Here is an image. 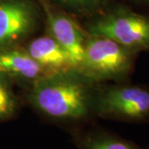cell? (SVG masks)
I'll use <instances>...</instances> for the list:
<instances>
[{"instance_id": "6da1fadb", "label": "cell", "mask_w": 149, "mask_h": 149, "mask_svg": "<svg viewBox=\"0 0 149 149\" xmlns=\"http://www.w3.org/2000/svg\"><path fill=\"white\" fill-rule=\"evenodd\" d=\"M91 80L75 68L43 74L33 82L31 101L49 117L79 119L91 107Z\"/></svg>"}, {"instance_id": "7a4b0ae2", "label": "cell", "mask_w": 149, "mask_h": 149, "mask_svg": "<svg viewBox=\"0 0 149 149\" xmlns=\"http://www.w3.org/2000/svg\"><path fill=\"white\" fill-rule=\"evenodd\" d=\"M137 53L106 37L91 36L79 67L91 80H122L128 76Z\"/></svg>"}, {"instance_id": "3957f363", "label": "cell", "mask_w": 149, "mask_h": 149, "mask_svg": "<svg viewBox=\"0 0 149 149\" xmlns=\"http://www.w3.org/2000/svg\"><path fill=\"white\" fill-rule=\"evenodd\" d=\"M94 37H106L135 53L149 50V17L118 9L88 27Z\"/></svg>"}, {"instance_id": "277c9868", "label": "cell", "mask_w": 149, "mask_h": 149, "mask_svg": "<svg viewBox=\"0 0 149 149\" xmlns=\"http://www.w3.org/2000/svg\"><path fill=\"white\" fill-rule=\"evenodd\" d=\"M103 114L118 119L139 122L149 118V89L139 85H115L98 100Z\"/></svg>"}, {"instance_id": "5b68a950", "label": "cell", "mask_w": 149, "mask_h": 149, "mask_svg": "<svg viewBox=\"0 0 149 149\" xmlns=\"http://www.w3.org/2000/svg\"><path fill=\"white\" fill-rule=\"evenodd\" d=\"M36 16L25 0L0 1V52L6 50L32 32Z\"/></svg>"}, {"instance_id": "8992f818", "label": "cell", "mask_w": 149, "mask_h": 149, "mask_svg": "<svg viewBox=\"0 0 149 149\" xmlns=\"http://www.w3.org/2000/svg\"><path fill=\"white\" fill-rule=\"evenodd\" d=\"M51 37L64 48L69 55L73 67L79 69L83 61L85 39L77 24L68 17L47 11Z\"/></svg>"}, {"instance_id": "52a82bcc", "label": "cell", "mask_w": 149, "mask_h": 149, "mask_svg": "<svg viewBox=\"0 0 149 149\" xmlns=\"http://www.w3.org/2000/svg\"><path fill=\"white\" fill-rule=\"evenodd\" d=\"M27 52L47 73L74 68L68 53L52 37L32 40Z\"/></svg>"}, {"instance_id": "ba28073f", "label": "cell", "mask_w": 149, "mask_h": 149, "mask_svg": "<svg viewBox=\"0 0 149 149\" xmlns=\"http://www.w3.org/2000/svg\"><path fill=\"white\" fill-rule=\"evenodd\" d=\"M3 74L34 81L47 72L27 51L7 49L0 52V74Z\"/></svg>"}, {"instance_id": "9c48e42d", "label": "cell", "mask_w": 149, "mask_h": 149, "mask_svg": "<svg viewBox=\"0 0 149 149\" xmlns=\"http://www.w3.org/2000/svg\"><path fill=\"white\" fill-rule=\"evenodd\" d=\"M86 149H139L133 144L113 137H104L88 142Z\"/></svg>"}, {"instance_id": "30bf717a", "label": "cell", "mask_w": 149, "mask_h": 149, "mask_svg": "<svg viewBox=\"0 0 149 149\" xmlns=\"http://www.w3.org/2000/svg\"><path fill=\"white\" fill-rule=\"evenodd\" d=\"M15 109V100L10 88L0 76V118L10 116Z\"/></svg>"}, {"instance_id": "8fae6325", "label": "cell", "mask_w": 149, "mask_h": 149, "mask_svg": "<svg viewBox=\"0 0 149 149\" xmlns=\"http://www.w3.org/2000/svg\"><path fill=\"white\" fill-rule=\"evenodd\" d=\"M61 1L71 7L84 8L95 4L98 0H61Z\"/></svg>"}, {"instance_id": "7c38bea8", "label": "cell", "mask_w": 149, "mask_h": 149, "mask_svg": "<svg viewBox=\"0 0 149 149\" xmlns=\"http://www.w3.org/2000/svg\"><path fill=\"white\" fill-rule=\"evenodd\" d=\"M0 1H1V0H0Z\"/></svg>"}]
</instances>
